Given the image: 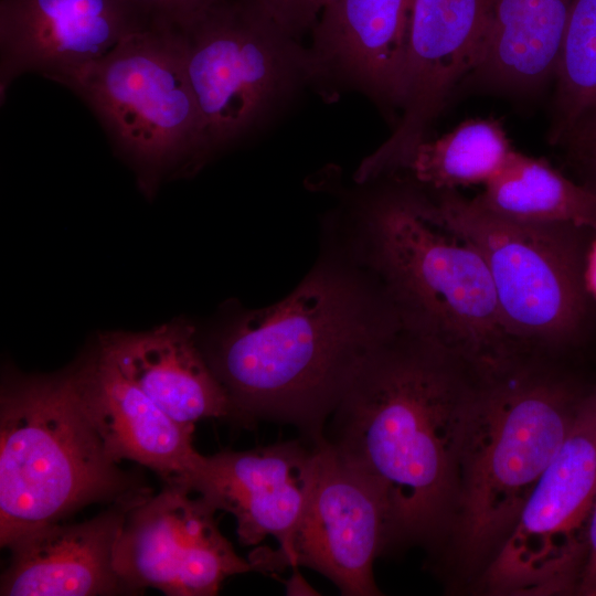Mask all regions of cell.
Wrapping results in <instances>:
<instances>
[{
	"label": "cell",
	"instance_id": "8",
	"mask_svg": "<svg viewBox=\"0 0 596 596\" xmlns=\"http://www.w3.org/2000/svg\"><path fill=\"white\" fill-rule=\"evenodd\" d=\"M182 34L206 156L320 75L310 51L248 0H224Z\"/></svg>",
	"mask_w": 596,
	"mask_h": 596
},
{
	"label": "cell",
	"instance_id": "19",
	"mask_svg": "<svg viewBox=\"0 0 596 596\" xmlns=\"http://www.w3.org/2000/svg\"><path fill=\"white\" fill-rule=\"evenodd\" d=\"M572 0H492L473 72L500 87L528 91L554 75Z\"/></svg>",
	"mask_w": 596,
	"mask_h": 596
},
{
	"label": "cell",
	"instance_id": "21",
	"mask_svg": "<svg viewBox=\"0 0 596 596\" xmlns=\"http://www.w3.org/2000/svg\"><path fill=\"white\" fill-rule=\"evenodd\" d=\"M514 150L501 124L470 119L435 140L421 141L401 162L421 183L453 191L457 187L486 184Z\"/></svg>",
	"mask_w": 596,
	"mask_h": 596
},
{
	"label": "cell",
	"instance_id": "5",
	"mask_svg": "<svg viewBox=\"0 0 596 596\" xmlns=\"http://www.w3.org/2000/svg\"><path fill=\"white\" fill-rule=\"evenodd\" d=\"M366 227L372 263L404 331L446 349L480 379L526 360L505 330L481 254L419 199L379 203Z\"/></svg>",
	"mask_w": 596,
	"mask_h": 596
},
{
	"label": "cell",
	"instance_id": "28",
	"mask_svg": "<svg viewBox=\"0 0 596 596\" xmlns=\"http://www.w3.org/2000/svg\"><path fill=\"white\" fill-rule=\"evenodd\" d=\"M589 161H590L592 168H593V170H594V172L596 174V157L590 158Z\"/></svg>",
	"mask_w": 596,
	"mask_h": 596
},
{
	"label": "cell",
	"instance_id": "14",
	"mask_svg": "<svg viewBox=\"0 0 596 596\" xmlns=\"http://www.w3.org/2000/svg\"><path fill=\"white\" fill-rule=\"evenodd\" d=\"M148 25L126 0H1L0 103L20 76L62 84Z\"/></svg>",
	"mask_w": 596,
	"mask_h": 596
},
{
	"label": "cell",
	"instance_id": "25",
	"mask_svg": "<svg viewBox=\"0 0 596 596\" xmlns=\"http://www.w3.org/2000/svg\"><path fill=\"white\" fill-rule=\"evenodd\" d=\"M584 556L576 594L596 596V497L584 526Z\"/></svg>",
	"mask_w": 596,
	"mask_h": 596
},
{
	"label": "cell",
	"instance_id": "24",
	"mask_svg": "<svg viewBox=\"0 0 596 596\" xmlns=\"http://www.w3.org/2000/svg\"><path fill=\"white\" fill-rule=\"evenodd\" d=\"M298 39L312 30L327 0H248Z\"/></svg>",
	"mask_w": 596,
	"mask_h": 596
},
{
	"label": "cell",
	"instance_id": "4",
	"mask_svg": "<svg viewBox=\"0 0 596 596\" xmlns=\"http://www.w3.org/2000/svg\"><path fill=\"white\" fill-rule=\"evenodd\" d=\"M150 492L119 467L88 412L76 363L11 374L0 395V544L92 503Z\"/></svg>",
	"mask_w": 596,
	"mask_h": 596
},
{
	"label": "cell",
	"instance_id": "16",
	"mask_svg": "<svg viewBox=\"0 0 596 596\" xmlns=\"http://www.w3.org/2000/svg\"><path fill=\"white\" fill-rule=\"evenodd\" d=\"M88 412L114 460H131L166 483L192 473L203 455L193 447L194 425L167 415L129 381L99 344L76 362Z\"/></svg>",
	"mask_w": 596,
	"mask_h": 596
},
{
	"label": "cell",
	"instance_id": "18",
	"mask_svg": "<svg viewBox=\"0 0 596 596\" xmlns=\"http://www.w3.org/2000/svg\"><path fill=\"white\" fill-rule=\"evenodd\" d=\"M412 2L327 0L309 50L319 74L398 105Z\"/></svg>",
	"mask_w": 596,
	"mask_h": 596
},
{
	"label": "cell",
	"instance_id": "27",
	"mask_svg": "<svg viewBox=\"0 0 596 596\" xmlns=\"http://www.w3.org/2000/svg\"><path fill=\"white\" fill-rule=\"evenodd\" d=\"M585 280L589 295L592 298H596V241L593 242L587 252Z\"/></svg>",
	"mask_w": 596,
	"mask_h": 596
},
{
	"label": "cell",
	"instance_id": "1",
	"mask_svg": "<svg viewBox=\"0 0 596 596\" xmlns=\"http://www.w3.org/2000/svg\"><path fill=\"white\" fill-rule=\"evenodd\" d=\"M480 381L446 349L400 330L366 356L330 415L324 441L384 503L386 551L446 539Z\"/></svg>",
	"mask_w": 596,
	"mask_h": 596
},
{
	"label": "cell",
	"instance_id": "6",
	"mask_svg": "<svg viewBox=\"0 0 596 596\" xmlns=\"http://www.w3.org/2000/svg\"><path fill=\"white\" fill-rule=\"evenodd\" d=\"M419 201L481 254L505 330L523 356L531 349L564 348L581 337L592 298L585 235L593 231L509 220L453 191Z\"/></svg>",
	"mask_w": 596,
	"mask_h": 596
},
{
	"label": "cell",
	"instance_id": "22",
	"mask_svg": "<svg viewBox=\"0 0 596 596\" xmlns=\"http://www.w3.org/2000/svg\"><path fill=\"white\" fill-rule=\"evenodd\" d=\"M554 75L551 139L556 142L596 106V0H572Z\"/></svg>",
	"mask_w": 596,
	"mask_h": 596
},
{
	"label": "cell",
	"instance_id": "7",
	"mask_svg": "<svg viewBox=\"0 0 596 596\" xmlns=\"http://www.w3.org/2000/svg\"><path fill=\"white\" fill-rule=\"evenodd\" d=\"M61 85L88 106L148 194L207 157L181 31L148 25Z\"/></svg>",
	"mask_w": 596,
	"mask_h": 596
},
{
	"label": "cell",
	"instance_id": "9",
	"mask_svg": "<svg viewBox=\"0 0 596 596\" xmlns=\"http://www.w3.org/2000/svg\"><path fill=\"white\" fill-rule=\"evenodd\" d=\"M596 497V385L562 447L526 498L509 535L481 570L494 595L576 594L584 526Z\"/></svg>",
	"mask_w": 596,
	"mask_h": 596
},
{
	"label": "cell",
	"instance_id": "13",
	"mask_svg": "<svg viewBox=\"0 0 596 596\" xmlns=\"http://www.w3.org/2000/svg\"><path fill=\"white\" fill-rule=\"evenodd\" d=\"M321 440L298 439L248 450H224L203 456L195 470L179 483L201 496L216 511L232 514L242 545L254 546L267 536L278 542L280 555L292 536L311 492Z\"/></svg>",
	"mask_w": 596,
	"mask_h": 596
},
{
	"label": "cell",
	"instance_id": "23",
	"mask_svg": "<svg viewBox=\"0 0 596 596\" xmlns=\"http://www.w3.org/2000/svg\"><path fill=\"white\" fill-rule=\"evenodd\" d=\"M149 25L187 31L224 0H126Z\"/></svg>",
	"mask_w": 596,
	"mask_h": 596
},
{
	"label": "cell",
	"instance_id": "11",
	"mask_svg": "<svg viewBox=\"0 0 596 596\" xmlns=\"http://www.w3.org/2000/svg\"><path fill=\"white\" fill-rule=\"evenodd\" d=\"M384 503L373 486L321 441L319 467L291 545L280 555L255 550L253 571L305 566L331 581L344 596L381 595L373 573L386 551Z\"/></svg>",
	"mask_w": 596,
	"mask_h": 596
},
{
	"label": "cell",
	"instance_id": "3",
	"mask_svg": "<svg viewBox=\"0 0 596 596\" xmlns=\"http://www.w3.org/2000/svg\"><path fill=\"white\" fill-rule=\"evenodd\" d=\"M586 392L528 360L480 381L465 426L446 536L468 568L482 570L507 539L568 436Z\"/></svg>",
	"mask_w": 596,
	"mask_h": 596
},
{
	"label": "cell",
	"instance_id": "20",
	"mask_svg": "<svg viewBox=\"0 0 596 596\" xmlns=\"http://www.w3.org/2000/svg\"><path fill=\"white\" fill-rule=\"evenodd\" d=\"M475 200L509 220L570 224L596 233V190L576 184L547 162L517 151Z\"/></svg>",
	"mask_w": 596,
	"mask_h": 596
},
{
	"label": "cell",
	"instance_id": "15",
	"mask_svg": "<svg viewBox=\"0 0 596 596\" xmlns=\"http://www.w3.org/2000/svg\"><path fill=\"white\" fill-rule=\"evenodd\" d=\"M147 492L117 501L79 523H51L22 534L7 549L1 596L130 594L114 565L117 540L129 511Z\"/></svg>",
	"mask_w": 596,
	"mask_h": 596
},
{
	"label": "cell",
	"instance_id": "17",
	"mask_svg": "<svg viewBox=\"0 0 596 596\" xmlns=\"http://www.w3.org/2000/svg\"><path fill=\"white\" fill-rule=\"evenodd\" d=\"M119 371L183 425L205 418L240 423L233 402L192 326L173 321L147 332H111L98 342Z\"/></svg>",
	"mask_w": 596,
	"mask_h": 596
},
{
	"label": "cell",
	"instance_id": "12",
	"mask_svg": "<svg viewBox=\"0 0 596 596\" xmlns=\"http://www.w3.org/2000/svg\"><path fill=\"white\" fill-rule=\"evenodd\" d=\"M492 0H413L398 106L403 117L392 136L360 166L365 181L396 169L425 139L453 88L481 58Z\"/></svg>",
	"mask_w": 596,
	"mask_h": 596
},
{
	"label": "cell",
	"instance_id": "10",
	"mask_svg": "<svg viewBox=\"0 0 596 596\" xmlns=\"http://www.w3.org/2000/svg\"><path fill=\"white\" fill-rule=\"evenodd\" d=\"M193 493L166 483L129 511L114 565L130 594L151 587L169 596H213L226 578L253 571L220 531L217 511Z\"/></svg>",
	"mask_w": 596,
	"mask_h": 596
},
{
	"label": "cell",
	"instance_id": "26",
	"mask_svg": "<svg viewBox=\"0 0 596 596\" xmlns=\"http://www.w3.org/2000/svg\"><path fill=\"white\" fill-rule=\"evenodd\" d=\"M574 131H578L581 146L588 159L596 157V106Z\"/></svg>",
	"mask_w": 596,
	"mask_h": 596
},
{
	"label": "cell",
	"instance_id": "2",
	"mask_svg": "<svg viewBox=\"0 0 596 596\" xmlns=\"http://www.w3.org/2000/svg\"><path fill=\"white\" fill-rule=\"evenodd\" d=\"M401 329L389 300L321 270L280 302L236 318L204 354L243 426L267 421L321 440L363 361Z\"/></svg>",
	"mask_w": 596,
	"mask_h": 596
}]
</instances>
